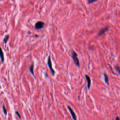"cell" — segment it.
Listing matches in <instances>:
<instances>
[{"label": "cell", "instance_id": "6da1fadb", "mask_svg": "<svg viewBox=\"0 0 120 120\" xmlns=\"http://www.w3.org/2000/svg\"><path fill=\"white\" fill-rule=\"evenodd\" d=\"M72 58L73 60L74 63L76 66L79 68L80 67V62L79 59L77 57V54L75 52L73 51L72 52Z\"/></svg>", "mask_w": 120, "mask_h": 120}, {"label": "cell", "instance_id": "7a4b0ae2", "mask_svg": "<svg viewBox=\"0 0 120 120\" xmlns=\"http://www.w3.org/2000/svg\"><path fill=\"white\" fill-rule=\"evenodd\" d=\"M47 65L50 69V70L51 71V73L52 74V75L54 76L55 74V72L54 71V70L53 69L52 67V62H51V57L50 55H49V56L47 58Z\"/></svg>", "mask_w": 120, "mask_h": 120}, {"label": "cell", "instance_id": "3957f363", "mask_svg": "<svg viewBox=\"0 0 120 120\" xmlns=\"http://www.w3.org/2000/svg\"><path fill=\"white\" fill-rule=\"evenodd\" d=\"M44 25H45V23L43 22L38 21L36 23L35 25V28L37 30H40L43 28Z\"/></svg>", "mask_w": 120, "mask_h": 120}, {"label": "cell", "instance_id": "277c9868", "mask_svg": "<svg viewBox=\"0 0 120 120\" xmlns=\"http://www.w3.org/2000/svg\"><path fill=\"white\" fill-rule=\"evenodd\" d=\"M85 77L86 78V81L87 82V87H88V89L89 90L90 88L91 84V79H90V77L89 75H85Z\"/></svg>", "mask_w": 120, "mask_h": 120}, {"label": "cell", "instance_id": "5b68a950", "mask_svg": "<svg viewBox=\"0 0 120 120\" xmlns=\"http://www.w3.org/2000/svg\"><path fill=\"white\" fill-rule=\"evenodd\" d=\"M68 110H69V112H70V114L71 115V116L72 117L73 119L74 120H76L77 118H76V114H75V113L72 110V109L70 107H69V106H68Z\"/></svg>", "mask_w": 120, "mask_h": 120}, {"label": "cell", "instance_id": "8992f818", "mask_svg": "<svg viewBox=\"0 0 120 120\" xmlns=\"http://www.w3.org/2000/svg\"><path fill=\"white\" fill-rule=\"evenodd\" d=\"M108 29L107 27H105V28H103L100 29V30H99V32L98 33V36H100L103 35V34H104V33L106 32L107 31H108Z\"/></svg>", "mask_w": 120, "mask_h": 120}, {"label": "cell", "instance_id": "52a82bcc", "mask_svg": "<svg viewBox=\"0 0 120 120\" xmlns=\"http://www.w3.org/2000/svg\"><path fill=\"white\" fill-rule=\"evenodd\" d=\"M0 58L1 59V61L2 63H3L4 61V53L3 52V50L2 49V48L0 47Z\"/></svg>", "mask_w": 120, "mask_h": 120}, {"label": "cell", "instance_id": "ba28073f", "mask_svg": "<svg viewBox=\"0 0 120 120\" xmlns=\"http://www.w3.org/2000/svg\"><path fill=\"white\" fill-rule=\"evenodd\" d=\"M33 68H34V65L33 64H31L30 65V68H29V71L30 72V73L35 78H36L35 76V75H34V72H33Z\"/></svg>", "mask_w": 120, "mask_h": 120}, {"label": "cell", "instance_id": "9c48e42d", "mask_svg": "<svg viewBox=\"0 0 120 120\" xmlns=\"http://www.w3.org/2000/svg\"><path fill=\"white\" fill-rule=\"evenodd\" d=\"M104 81H105V82L107 85H109V83H108V77L107 75H106V74L105 73H104Z\"/></svg>", "mask_w": 120, "mask_h": 120}, {"label": "cell", "instance_id": "30bf717a", "mask_svg": "<svg viewBox=\"0 0 120 120\" xmlns=\"http://www.w3.org/2000/svg\"><path fill=\"white\" fill-rule=\"evenodd\" d=\"M9 38V35H6V36L4 37V38H3V42H4L5 44H6V43H7V42L8 41Z\"/></svg>", "mask_w": 120, "mask_h": 120}, {"label": "cell", "instance_id": "8fae6325", "mask_svg": "<svg viewBox=\"0 0 120 120\" xmlns=\"http://www.w3.org/2000/svg\"><path fill=\"white\" fill-rule=\"evenodd\" d=\"M114 68H115V69L118 72V73L119 74H120V67L117 65H115L114 66Z\"/></svg>", "mask_w": 120, "mask_h": 120}, {"label": "cell", "instance_id": "7c38bea8", "mask_svg": "<svg viewBox=\"0 0 120 120\" xmlns=\"http://www.w3.org/2000/svg\"><path fill=\"white\" fill-rule=\"evenodd\" d=\"M2 110H3V112L5 114V115H7V110H6L5 107L4 105H3L2 106Z\"/></svg>", "mask_w": 120, "mask_h": 120}, {"label": "cell", "instance_id": "4fadbf2b", "mask_svg": "<svg viewBox=\"0 0 120 120\" xmlns=\"http://www.w3.org/2000/svg\"><path fill=\"white\" fill-rule=\"evenodd\" d=\"M88 3L89 4H91V3H92L95 1H97V0H87Z\"/></svg>", "mask_w": 120, "mask_h": 120}, {"label": "cell", "instance_id": "5bb4252c", "mask_svg": "<svg viewBox=\"0 0 120 120\" xmlns=\"http://www.w3.org/2000/svg\"><path fill=\"white\" fill-rule=\"evenodd\" d=\"M15 113L17 115V116L18 117V118H19L20 119L21 118V115L19 114V113L18 112V111H15Z\"/></svg>", "mask_w": 120, "mask_h": 120}, {"label": "cell", "instance_id": "9a60e30c", "mask_svg": "<svg viewBox=\"0 0 120 120\" xmlns=\"http://www.w3.org/2000/svg\"><path fill=\"white\" fill-rule=\"evenodd\" d=\"M115 119H116V120H120V118H119V117H117V118H115Z\"/></svg>", "mask_w": 120, "mask_h": 120}]
</instances>
